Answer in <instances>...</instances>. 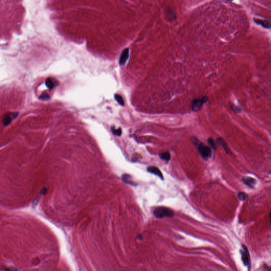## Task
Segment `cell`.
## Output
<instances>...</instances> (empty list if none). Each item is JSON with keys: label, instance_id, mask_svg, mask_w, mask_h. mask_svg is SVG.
I'll return each instance as SVG.
<instances>
[{"label": "cell", "instance_id": "obj_1", "mask_svg": "<svg viewBox=\"0 0 271 271\" xmlns=\"http://www.w3.org/2000/svg\"><path fill=\"white\" fill-rule=\"evenodd\" d=\"M154 214L156 217L162 218L164 217H172L174 216L173 210L166 207H160L155 208L154 211Z\"/></svg>", "mask_w": 271, "mask_h": 271}, {"label": "cell", "instance_id": "obj_2", "mask_svg": "<svg viewBox=\"0 0 271 271\" xmlns=\"http://www.w3.org/2000/svg\"><path fill=\"white\" fill-rule=\"evenodd\" d=\"M196 144L199 152L203 158L207 159L211 156L212 152L209 147L205 146L201 143H196Z\"/></svg>", "mask_w": 271, "mask_h": 271}, {"label": "cell", "instance_id": "obj_3", "mask_svg": "<svg viewBox=\"0 0 271 271\" xmlns=\"http://www.w3.org/2000/svg\"><path fill=\"white\" fill-rule=\"evenodd\" d=\"M240 253L242 256V262L246 267H249L251 264V259L250 255L247 248L245 245L242 246V248L240 249Z\"/></svg>", "mask_w": 271, "mask_h": 271}, {"label": "cell", "instance_id": "obj_4", "mask_svg": "<svg viewBox=\"0 0 271 271\" xmlns=\"http://www.w3.org/2000/svg\"><path fill=\"white\" fill-rule=\"evenodd\" d=\"M208 101V98L203 97L202 98L194 99L192 103V108L194 111H198L202 107L203 105Z\"/></svg>", "mask_w": 271, "mask_h": 271}, {"label": "cell", "instance_id": "obj_5", "mask_svg": "<svg viewBox=\"0 0 271 271\" xmlns=\"http://www.w3.org/2000/svg\"><path fill=\"white\" fill-rule=\"evenodd\" d=\"M18 112H14V113H10L8 114H5L3 117V125L5 126L10 125L12 121V120H13L14 119L16 118L18 116Z\"/></svg>", "mask_w": 271, "mask_h": 271}, {"label": "cell", "instance_id": "obj_6", "mask_svg": "<svg viewBox=\"0 0 271 271\" xmlns=\"http://www.w3.org/2000/svg\"><path fill=\"white\" fill-rule=\"evenodd\" d=\"M128 57H129V49L128 48H126L122 51L121 56L120 57L119 64L121 66H122L125 64L128 58Z\"/></svg>", "mask_w": 271, "mask_h": 271}, {"label": "cell", "instance_id": "obj_7", "mask_svg": "<svg viewBox=\"0 0 271 271\" xmlns=\"http://www.w3.org/2000/svg\"><path fill=\"white\" fill-rule=\"evenodd\" d=\"M45 84H46V87H47L48 89L52 90L54 87H56L57 85H58L59 83L55 78H49L46 79Z\"/></svg>", "mask_w": 271, "mask_h": 271}, {"label": "cell", "instance_id": "obj_8", "mask_svg": "<svg viewBox=\"0 0 271 271\" xmlns=\"http://www.w3.org/2000/svg\"><path fill=\"white\" fill-rule=\"evenodd\" d=\"M242 181L246 185L250 187H254L257 182L256 180H255V178L248 176L244 177L243 178Z\"/></svg>", "mask_w": 271, "mask_h": 271}, {"label": "cell", "instance_id": "obj_9", "mask_svg": "<svg viewBox=\"0 0 271 271\" xmlns=\"http://www.w3.org/2000/svg\"><path fill=\"white\" fill-rule=\"evenodd\" d=\"M254 21H255V23H257L258 25H262V27L264 28L269 29L271 27V22L269 21L261 20L259 19H254Z\"/></svg>", "mask_w": 271, "mask_h": 271}, {"label": "cell", "instance_id": "obj_10", "mask_svg": "<svg viewBox=\"0 0 271 271\" xmlns=\"http://www.w3.org/2000/svg\"><path fill=\"white\" fill-rule=\"evenodd\" d=\"M147 171L149 173H152V174H155L156 175L158 176L159 178H161L162 180L164 179V177H163V175L162 174L161 171H160V169H158L156 167H149L147 169Z\"/></svg>", "mask_w": 271, "mask_h": 271}, {"label": "cell", "instance_id": "obj_11", "mask_svg": "<svg viewBox=\"0 0 271 271\" xmlns=\"http://www.w3.org/2000/svg\"><path fill=\"white\" fill-rule=\"evenodd\" d=\"M122 181L124 183H127L128 184L131 185H135L134 183L132 181V178L131 176L128 175V174H123V175H122L121 177Z\"/></svg>", "mask_w": 271, "mask_h": 271}, {"label": "cell", "instance_id": "obj_12", "mask_svg": "<svg viewBox=\"0 0 271 271\" xmlns=\"http://www.w3.org/2000/svg\"><path fill=\"white\" fill-rule=\"evenodd\" d=\"M217 141L218 144H220L222 147H223L224 150H225V152L227 153H229L230 150L229 148H228L227 144H226L225 141L223 140L222 138H218L217 139Z\"/></svg>", "mask_w": 271, "mask_h": 271}, {"label": "cell", "instance_id": "obj_13", "mask_svg": "<svg viewBox=\"0 0 271 271\" xmlns=\"http://www.w3.org/2000/svg\"><path fill=\"white\" fill-rule=\"evenodd\" d=\"M160 157L162 160L165 161H169V160L171 158V155L169 152H164V153H160L159 154Z\"/></svg>", "mask_w": 271, "mask_h": 271}, {"label": "cell", "instance_id": "obj_14", "mask_svg": "<svg viewBox=\"0 0 271 271\" xmlns=\"http://www.w3.org/2000/svg\"><path fill=\"white\" fill-rule=\"evenodd\" d=\"M114 98L116 99V100L119 103V105H121L122 106H123L125 105V102H124L122 97L121 96L119 95L118 94H116L114 95Z\"/></svg>", "mask_w": 271, "mask_h": 271}, {"label": "cell", "instance_id": "obj_15", "mask_svg": "<svg viewBox=\"0 0 271 271\" xmlns=\"http://www.w3.org/2000/svg\"><path fill=\"white\" fill-rule=\"evenodd\" d=\"M112 132H113V134L114 135H116L118 136H120L122 134V130L121 128H119V129H116L114 127L111 128Z\"/></svg>", "mask_w": 271, "mask_h": 271}, {"label": "cell", "instance_id": "obj_16", "mask_svg": "<svg viewBox=\"0 0 271 271\" xmlns=\"http://www.w3.org/2000/svg\"><path fill=\"white\" fill-rule=\"evenodd\" d=\"M238 198H239L240 200H245L246 199H247V198L248 197V195H247V194L245 193H244V192H239V193H238Z\"/></svg>", "mask_w": 271, "mask_h": 271}, {"label": "cell", "instance_id": "obj_17", "mask_svg": "<svg viewBox=\"0 0 271 271\" xmlns=\"http://www.w3.org/2000/svg\"><path fill=\"white\" fill-rule=\"evenodd\" d=\"M39 99L41 100H48L49 99H50V96H49L48 94L44 92L39 96Z\"/></svg>", "mask_w": 271, "mask_h": 271}, {"label": "cell", "instance_id": "obj_18", "mask_svg": "<svg viewBox=\"0 0 271 271\" xmlns=\"http://www.w3.org/2000/svg\"><path fill=\"white\" fill-rule=\"evenodd\" d=\"M230 107L234 111L238 112V113H239L241 111V109L240 108L238 107L236 105H235L234 104H231Z\"/></svg>", "mask_w": 271, "mask_h": 271}, {"label": "cell", "instance_id": "obj_19", "mask_svg": "<svg viewBox=\"0 0 271 271\" xmlns=\"http://www.w3.org/2000/svg\"><path fill=\"white\" fill-rule=\"evenodd\" d=\"M208 143L209 144L210 146H211V147H212L214 149H216V146L215 142L213 140V139H212V138H209V139H208Z\"/></svg>", "mask_w": 271, "mask_h": 271}, {"label": "cell", "instance_id": "obj_20", "mask_svg": "<svg viewBox=\"0 0 271 271\" xmlns=\"http://www.w3.org/2000/svg\"><path fill=\"white\" fill-rule=\"evenodd\" d=\"M270 222H271V212H270Z\"/></svg>", "mask_w": 271, "mask_h": 271}, {"label": "cell", "instance_id": "obj_21", "mask_svg": "<svg viewBox=\"0 0 271 271\" xmlns=\"http://www.w3.org/2000/svg\"><path fill=\"white\" fill-rule=\"evenodd\" d=\"M230 1H233V0H230Z\"/></svg>", "mask_w": 271, "mask_h": 271}]
</instances>
